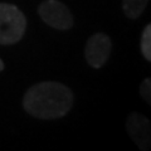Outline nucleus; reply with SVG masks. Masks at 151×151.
<instances>
[{"instance_id":"6e6552de","label":"nucleus","mask_w":151,"mask_h":151,"mask_svg":"<svg viewBox=\"0 0 151 151\" xmlns=\"http://www.w3.org/2000/svg\"><path fill=\"white\" fill-rule=\"evenodd\" d=\"M140 93H141V96H142L144 100L150 105L151 103V78L150 77L145 78L142 81V83H141Z\"/></svg>"},{"instance_id":"1a4fd4ad","label":"nucleus","mask_w":151,"mask_h":151,"mask_svg":"<svg viewBox=\"0 0 151 151\" xmlns=\"http://www.w3.org/2000/svg\"><path fill=\"white\" fill-rule=\"evenodd\" d=\"M4 68H5V64H4V62H3L1 59H0V72H1Z\"/></svg>"},{"instance_id":"423d86ee","label":"nucleus","mask_w":151,"mask_h":151,"mask_svg":"<svg viewBox=\"0 0 151 151\" xmlns=\"http://www.w3.org/2000/svg\"><path fill=\"white\" fill-rule=\"evenodd\" d=\"M149 0H122V9L127 18L137 19L142 15Z\"/></svg>"},{"instance_id":"f257e3e1","label":"nucleus","mask_w":151,"mask_h":151,"mask_svg":"<svg viewBox=\"0 0 151 151\" xmlns=\"http://www.w3.org/2000/svg\"><path fill=\"white\" fill-rule=\"evenodd\" d=\"M74 103V94L68 86L54 81L30 86L23 98V107L30 116L40 120H55L65 116Z\"/></svg>"},{"instance_id":"20e7f679","label":"nucleus","mask_w":151,"mask_h":151,"mask_svg":"<svg viewBox=\"0 0 151 151\" xmlns=\"http://www.w3.org/2000/svg\"><path fill=\"white\" fill-rule=\"evenodd\" d=\"M112 42L110 37L103 33H96L88 38L84 48V57L92 68L98 69L106 64L110 58Z\"/></svg>"},{"instance_id":"0eeeda50","label":"nucleus","mask_w":151,"mask_h":151,"mask_svg":"<svg viewBox=\"0 0 151 151\" xmlns=\"http://www.w3.org/2000/svg\"><path fill=\"white\" fill-rule=\"evenodd\" d=\"M140 48L144 58L147 62H151V24H147L144 28L140 40Z\"/></svg>"},{"instance_id":"39448f33","label":"nucleus","mask_w":151,"mask_h":151,"mask_svg":"<svg viewBox=\"0 0 151 151\" xmlns=\"http://www.w3.org/2000/svg\"><path fill=\"white\" fill-rule=\"evenodd\" d=\"M126 129L130 137L136 144V146L146 151L150 149L151 145V125L147 117L141 113H131L127 117Z\"/></svg>"},{"instance_id":"f03ea898","label":"nucleus","mask_w":151,"mask_h":151,"mask_svg":"<svg viewBox=\"0 0 151 151\" xmlns=\"http://www.w3.org/2000/svg\"><path fill=\"white\" fill-rule=\"evenodd\" d=\"M27 18L20 9L13 4L0 3V44L18 43L25 34Z\"/></svg>"},{"instance_id":"7ed1b4c3","label":"nucleus","mask_w":151,"mask_h":151,"mask_svg":"<svg viewBox=\"0 0 151 151\" xmlns=\"http://www.w3.org/2000/svg\"><path fill=\"white\" fill-rule=\"evenodd\" d=\"M38 14L47 25L58 30H68L74 24L72 13L59 0L43 1L38 8Z\"/></svg>"}]
</instances>
